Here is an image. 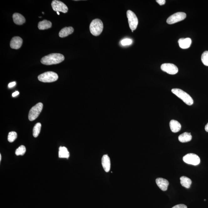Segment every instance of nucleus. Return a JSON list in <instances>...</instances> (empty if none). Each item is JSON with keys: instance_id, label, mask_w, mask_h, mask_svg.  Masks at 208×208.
Wrapping results in <instances>:
<instances>
[{"instance_id": "1", "label": "nucleus", "mask_w": 208, "mask_h": 208, "mask_svg": "<svg viewBox=\"0 0 208 208\" xmlns=\"http://www.w3.org/2000/svg\"><path fill=\"white\" fill-rule=\"evenodd\" d=\"M65 60V57L60 53H52L41 59V63L43 65H51L61 63Z\"/></svg>"}, {"instance_id": "2", "label": "nucleus", "mask_w": 208, "mask_h": 208, "mask_svg": "<svg viewBox=\"0 0 208 208\" xmlns=\"http://www.w3.org/2000/svg\"><path fill=\"white\" fill-rule=\"evenodd\" d=\"M103 23L100 19H95L91 23L90 26V31L93 36H99L103 31Z\"/></svg>"}, {"instance_id": "3", "label": "nucleus", "mask_w": 208, "mask_h": 208, "mask_svg": "<svg viewBox=\"0 0 208 208\" xmlns=\"http://www.w3.org/2000/svg\"><path fill=\"white\" fill-rule=\"evenodd\" d=\"M172 93L177 96L187 105L190 106L194 103V100L188 94L180 89L174 88L172 90Z\"/></svg>"}, {"instance_id": "4", "label": "nucleus", "mask_w": 208, "mask_h": 208, "mask_svg": "<svg viewBox=\"0 0 208 208\" xmlns=\"http://www.w3.org/2000/svg\"><path fill=\"white\" fill-rule=\"evenodd\" d=\"M38 79L40 81L44 83H51L58 80V76L55 72L48 71L39 75Z\"/></svg>"}, {"instance_id": "5", "label": "nucleus", "mask_w": 208, "mask_h": 208, "mask_svg": "<svg viewBox=\"0 0 208 208\" xmlns=\"http://www.w3.org/2000/svg\"><path fill=\"white\" fill-rule=\"evenodd\" d=\"M43 106L42 103H39L33 107L30 110L29 114V120L31 121L36 120L42 111Z\"/></svg>"}, {"instance_id": "6", "label": "nucleus", "mask_w": 208, "mask_h": 208, "mask_svg": "<svg viewBox=\"0 0 208 208\" xmlns=\"http://www.w3.org/2000/svg\"><path fill=\"white\" fill-rule=\"evenodd\" d=\"M127 15L129 26L131 29L133 31L137 27L138 23V19L135 13L130 10H128L127 11Z\"/></svg>"}, {"instance_id": "7", "label": "nucleus", "mask_w": 208, "mask_h": 208, "mask_svg": "<svg viewBox=\"0 0 208 208\" xmlns=\"http://www.w3.org/2000/svg\"><path fill=\"white\" fill-rule=\"evenodd\" d=\"M183 160L187 164L197 165L200 163V160L198 156L194 153H189L184 156Z\"/></svg>"}, {"instance_id": "8", "label": "nucleus", "mask_w": 208, "mask_h": 208, "mask_svg": "<svg viewBox=\"0 0 208 208\" xmlns=\"http://www.w3.org/2000/svg\"><path fill=\"white\" fill-rule=\"evenodd\" d=\"M186 17V14L185 13L182 12H178L175 13L170 16L168 18L167 22L168 24H172L183 21Z\"/></svg>"}, {"instance_id": "9", "label": "nucleus", "mask_w": 208, "mask_h": 208, "mask_svg": "<svg viewBox=\"0 0 208 208\" xmlns=\"http://www.w3.org/2000/svg\"><path fill=\"white\" fill-rule=\"evenodd\" d=\"M51 6L55 11L61 12L64 13L68 12V9L66 5L62 2L57 0H54L52 1Z\"/></svg>"}, {"instance_id": "10", "label": "nucleus", "mask_w": 208, "mask_h": 208, "mask_svg": "<svg viewBox=\"0 0 208 208\" xmlns=\"http://www.w3.org/2000/svg\"><path fill=\"white\" fill-rule=\"evenodd\" d=\"M161 69L163 71L170 75H175L179 71L177 66L172 63H164L161 65Z\"/></svg>"}, {"instance_id": "11", "label": "nucleus", "mask_w": 208, "mask_h": 208, "mask_svg": "<svg viewBox=\"0 0 208 208\" xmlns=\"http://www.w3.org/2000/svg\"><path fill=\"white\" fill-rule=\"evenodd\" d=\"M23 40L20 37L15 36L13 37L10 42V47L13 49H18L21 47L22 45Z\"/></svg>"}, {"instance_id": "12", "label": "nucleus", "mask_w": 208, "mask_h": 208, "mask_svg": "<svg viewBox=\"0 0 208 208\" xmlns=\"http://www.w3.org/2000/svg\"><path fill=\"white\" fill-rule=\"evenodd\" d=\"M156 182L159 188L162 191L167 190L169 185V182L167 180L162 178H159L156 179Z\"/></svg>"}, {"instance_id": "13", "label": "nucleus", "mask_w": 208, "mask_h": 208, "mask_svg": "<svg viewBox=\"0 0 208 208\" xmlns=\"http://www.w3.org/2000/svg\"><path fill=\"white\" fill-rule=\"evenodd\" d=\"M101 163L104 170L106 172H109L111 168V162L110 158L108 155L103 156L101 159Z\"/></svg>"}, {"instance_id": "14", "label": "nucleus", "mask_w": 208, "mask_h": 208, "mask_svg": "<svg viewBox=\"0 0 208 208\" xmlns=\"http://www.w3.org/2000/svg\"><path fill=\"white\" fill-rule=\"evenodd\" d=\"M178 43L180 48L186 49L190 46L192 40L190 38H180L179 39Z\"/></svg>"}, {"instance_id": "15", "label": "nucleus", "mask_w": 208, "mask_h": 208, "mask_svg": "<svg viewBox=\"0 0 208 208\" xmlns=\"http://www.w3.org/2000/svg\"><path fill=\"white\" fill-rule=\"evenodd\" d=\"M13 21L16 24L22 25L26 22V19L22 15L18 13H15L13 16Z\"/></svg>"}, {"instance_id": "16", "label": "nucleus", "mask_w": 208, "mask_h": 208, "mask_svg": "<svg viewBox=\"0 0 208 208\" xmlns=\"http://www.w3.org/2000/svg\"><path fill=\"white\" fill-rule=\"evenodd\" d=\"M74 31V28L72 27H65L62 29L59 34V36L60 38H65L69 35L72 34Z\"/></svg>"}, {"instance_id": "17", "label": "nucleus", "mask_w": 208, "mask_h": 208, "mask_svg": "<svg viewBox=\"0 0 208 208\" xmlns=\"http://www.w3.org/2000/svg\"><path fill=\"white\" fill-rule=\"evenodd\" d=\"M170 126L171 131L174 133H177L180 131L181 128V125L179 122L175 120H172L170 122Z\"/></svg>"}, {"instance_id": "18", "label": "nucleus", "mask_w": 208, "mask_h": 208, "mask_svg": "<svg viewBox=\"0 0 208 208\" xmlns=\"http://www.w3.org/2000/svg\"><path fill=\"white\" fill-rule=\"evenodd\" d=\"M51 22L47 20H44L43 21L39 22L38 24V28L40 30L47 29L51 28Z\"/></svg>"}, {"instance_id": "19", "label": "nucleus", "mask_w": 208, "mask_h": 208, "mask_svg": "<svg viewBox=\"0 0 208 208\" xmlns=\"http://www.w3.org/2000/svg\"><path fill=\"white\" fill-rule=\"evenodd\" d=\"M178 138L180 142L186 143L192 140V136L190 133L185 132L179 135Z\"/></svg>"}, {"instance_id": "20", "label": "nucleus", "mask_w": 208, "mask_h": 208, "mask_svg": "<svg viewBox=\"0 0 208 208\" xmlns=\"http://www.w3.org/2000/svg\"><path fill=\"white\" fill-rule=\"evenodd\" d=\"M59 157L60 158L68 159L70 157V153L66 147H60L59 151Z\"/></svg>"}, {"instance_id": "21", "label": "nucleus", "mask_w": 208, "mask_h": 208, "mask_svg": "<svg viewBox=\"0 0 208 208\" xmlns=\"http://www.w3.org/2000/svg\"><path fill=\"white\" fill-rule=\"evenodd\" d=\"M180 184L183 187L187 189H189L190 187L192 184V180L190 179L185 176H182L180 178Z\"/></svg>"}, {"instance_id": "22", "label": "nucleus", "mask_w": 208, "mask_h": 208, "mask_svg": "<svg viewBox=\"0 0 208 208\" xmlns=\"http://www.w3.org/2000/svg\"><path fill=\"white\" fill-rule=\"evenodd\" d=\"M41 127V123H38L35 125L33 130V136L35 138L37 137L39 135Z\"/></svg>"}, {"instance_id": "23", "label": "nucleus", "mask_w": 208, "mask_h": 208, "mask_svg": "<svg viewBox=\"0 0 208 208\" xmlns=\"http://www.w3.org/2000/svg\"><path fill=\"white\" fill-rule=\"evenodd\" d=\"M26 152V147L24 145H21L18 149H16L15 153L17 156H23Z\"/></svg>"}, {"instance_id": "24", "label": "nucleus", "mask_w": 208, "mask_h": 208, "mask_svg": "<svg viewBox=\"0 0 208 208\" xmlns=\"http://www.w3.org/2000/svg\"><path fill=\"white\" fill-rule=\"evenodd\" d=\"M201 60L204 65L208 66V51H205L203 53L201 56Z\"/></svg>"}, {"instance_id": "25", "label": "nucleus", "mask_w": 208, "mask_h": 208, "mask_svg": "<svg viewBox=\"0 0 208 208\" xmlns=\"http://www.w3.org/2000/svg\"><path fill=\"white\" fill-rule=\"evenodd\" d=\"M17 133L15 132H11L9 133L8 136V140L9 142H13L16 140L17 138Z\"/></svg>"}, {"instance_id": "26", "label": "nucleus", "mask_w": 208, "mask_h": 208, "mask_svg": "<svg viewBox=\"0 0 208 208\" xmlns=\"http://www.w3.org/2000/svg\"><path fill=\"white\" fill-rule=\"evenodd\" d=\"M133 43L132 40L130 39L126 38L122 40L121 43L123 46H128L132 44Z\"/></svg>"}, {"instance_id": "27", "label": "nucleus", "mask_w": 208, "mask_h": 208, "mask_svg": "<svg viewBox=\"0 0 208 208\" xmlns=\"http://www.w3.org/2000/svg\"><path fill=\"white\" fill-rule=\"evenodd\" d=\"M172 208H187V206L185 205L184 204H181L177 205Z\"/></svg>"}, {"instance_id": "28", "label": "nucleus", "mask_w": 208, "mask_h": 208, "mask_svg": "<svg viewBox=\"0 0 208 208\" xmlns=\"http://www.w3.org/2000/svg\"><path fill=\"white\" fill-rule=\"evenodd\" d=\"M156 2H157L159 5H161V6L165 4L166 3L165 0H157V1H156Z\"/></svg>"}, {"instance_id": "29", "label": "nucleus", "mask_w": 208, "mask_h": 208, "mask_svg": "<svg viewBox=\"0 0 208 208\" xmlns=\"http://www.w3.org/2000/svg\"><path fill=\"white\" fill-rule=\"evenodd\" d=\"M16 85V82H12V83H10L9 84V85H8V87H9V88H13V87L14 86Z\"/></svg>"}, {"instance_id": "30", "label": "nucleus", "mask_w": 208, "mask_h": 208, "mask_svg": "<svg viewBox=\"0 0 208 208\" xmlns=\"http://www.w3.org/2000/svg\"><path fill=\"white\" fill-rule=\"evenodd\" d=\"M19 92L18 91H16V92H14V93H13L12 96L13 97H16L17 96L19 95Z\"/></svg>"}, {"instance_id": "31", "label": "nucleus", "mask_w": 208, "mask_h": 208, "mask_svg": "<svg viewBox=\"0 0 208 208\" xmlns=\"http://www.w3.org/2000/svg\"><path fill=\"white\" fill-rule=\"evenodd\" d=\"M205 130L206 132H208V123H207V125H205Z\"/></svg>"}, {"instance_id": "32", "label": "nucleus", "mask_w": 208, "mask_h": 208, "mask_svg": "<svg viewBox=\"0 0 208 208\" xmlns=\"http://www.w3.org/2000/svg\"><path fill=\"white\" fill-rule=\"evenodd\" d=\"M1 154L0 155V161H1Z\"/></svg>"}, {"instance_id": "33", "label": "nucleus", "mask_w": 208, "mask_h": 208, "mask_svg": "<svg viewBox=\"0 0 208 208\" xmlns=\"http://www.w3.org/2000/svg\"><path fill=\"white\" fill-rule=\"evenodd\" d=\"M57 14H58V15H59L60 14L59 12H57Z\"/></svg>"}]
</instances>
